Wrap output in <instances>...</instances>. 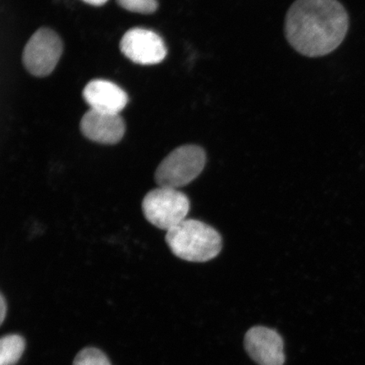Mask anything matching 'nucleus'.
<instances>
[{"instance_id":"423d86ee","label":"nucleus","mask_w":365,"mask_h":365,"mask_svg":"<svg viewBox=\"0 0 365 365\" xmlns=\"http://www.w3.org/2000/svg\"><path fill=\"white\" fill-rule=\"evenodd\" d=\"M120 50L132 62L143 66L157 65L166 58L168 53L161 36L143 29H132L126 31L121 39Z\"/></svg>"},{"instance_id":"20e7f679","label":"nucleus","mask_w":365,"mask_h":365,"mask_svg":"<svg viewBox=\"0 0 365 365\" xmlns=\"http://www.w3.org/2000/svg\"><path fill=\"white\" fill-rule=\"evenodd\" d=\"M190 208V200L185 194L168 187L159 186L149 191L143 200V212L147 220L167 232L185 220Z\"/></svg>"},{"instance_id":"39448f33","label":"nucleus","mask_w":365,"mask_h":365,"mask_svg":"<svg viewBox=\"0 0 365 365\" xmlns=\"http://www.w3.org/2000/svg\"><path fill=\"white\" fill-rule=\"evenodd\" d=\"M63 53V43L51 29H40L31 36L23 51L22 61L26 70L38 77L49 76L57 66Z\"/></svg>"},{"instance_id":"7ed1b4c3","label":"nucleus","mask_w":365,"mask_h":365,"mask_svg":"<svg viewBox=\"0 0 365 365\" xmlns=\"http://www.w3.org/2000/svg\"><path fill=\"white\" fill-rule=\"evenodd\" d=\"M207 155L202 148L185 145L173 150L164 158L155 173L160 187L181 188L192 182L203 171Z\"/></svg>"},{"instance_id":"f03ea898","label":"nucleus","mask_w":365,"mask_h":365,"mask_svg":"<svg viewBox=\"0 0 365 365\" xmlns=\"http://www.w3.org/2000/svg\"><path fill=\"white\" fill-rule=\"evenodd\" d=\"M168 247L177 257L190 262H205L217 257L222 237L207 223L185 219L166 234Z\"/></svg>"},{"instance_id":"1a4fd4ad","label":"nucleus","mask_w":365,"mask_h":365,"mask_svg":"<svg viewBox=\"0 0 365 365\" xmlns=\"http://www.w3.org/2000/svg\"><path fill=\"white\" fill-rule=\"evenodd\" d=\"M83 98L93 110L116 113L124 109L128 103V96L124 90L109 81L93 80L85 86Z\"/></svg>"},{"instance_id":"ddd939ff","label":"nucleus","mask_w":365,"mask_h":365,"mask_svg":"<svg viewBox=\"0 0 365 365\" xmlns=\"http://www.w3.org/2000/svg\"><path fill=\"white\" fill-rule=\"evenodd\" d=\"M7 314V303L4 296L0 297V323H3Z\"/></svg>"},{"instance_id":"6e6552de","label":"nucleus","mask_w":365,"mask_h":365,"mask_svg":"<svg viewBox=\"0 0 365 365\" xmlns=\"http://www.w3.org/2000/svg\"><path fill=\"white\" fill-rule=\"evenodd\" d=\"M81 131L86 138L94 143L115 145L125 135V124L120 114L90 109L81 118Z\"/></svg>"},{"instance_id":"9d476101","label":"nucleus","mask_w":365,"mask_h":365,"mask_svg":"<svg viewBox=\"0 0 365 365\" xmlns=\"http://www.w3.org/2000/svg\"><path fill=\"white\" fill-rule=\"evenodd\" d=\"M26 342L19 335L2 337L0 341V365H16L24 352Z\"/></svg>"},{"instance_id":"f257e3e1","label":"nucleus","mask_w":365,"mask_h":365,"mask_svg":"<svg viewBox=\"0 0 365 365\" xmlns=\"http://www.w3.org/2000/svg\"><path fill=\"white\" fill-rule=\"evenodd\" d=\"M349 19L337 0H296L287 13L286 38L304 56H327L339 47Z\"/></svg>"},{"instance_id":"4468645a","label":"nucleus","mask_w":365,"mask_h":365,"mask_svg":"<svg viewBox=\"0 0 365 365\" xmlns=\"http://www.w3.org/2000/svg\"><path fill=\"white\" fill-rule=\"evenodd\" d=\"M82 1L89 4L91 6H103L104 4H106L108 0H82Z\"/></svg>"},{"instance_id":"f8f14e48","label":"nucleus","mask_w":365,"mask_h":365,"mask_svg":"<svg viewBox=\"0 0 365 365\" xmlns=\"http://www.w3.org/2000/svg\"><path fill=\"white\" fill-rule=\"evenodd\" d=\"M122 8L130 12L152 14L158 10L157 0H117Z\"/></svg>"},{"instance_id":"9b49d317","label":"nucleus","mask_w":365,"mask_h":365,"mask_svg":"<svg viewBox=\"0 0 365 365\" xmlns=\"http://www.w3.org/2000/svg\"><path fill=\"white\" fill-rule=\"evenodd\" d=\"M73 365H111L110 362L101 351L94 348L81 350L76 355Z\"/></svg>"},{"instance_id":"0eeeda50","label":"nucleus","mask_w":365,"mask_h":365,"mask_svg":"<svg viewBox=\"0 0 365 365\" xmlns=\"http://www.w3.org/2000/svg\"><path fill=\"white\" fill-rule=\"evenodd\" d=\"M245 349L250 359L259 365H284V342L276 330L257 326L245 336Z\"/></svg>"}]
</instances>
